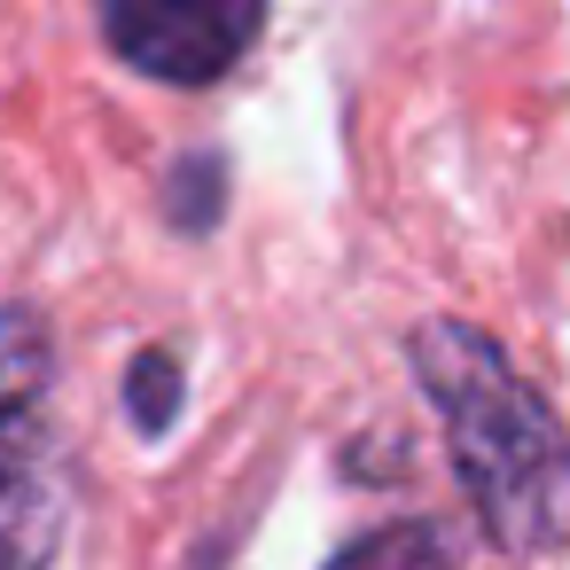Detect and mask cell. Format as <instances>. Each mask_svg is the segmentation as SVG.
Listing matches in <instances>:
<instances>
[{
    "label": "cell",
    "mask_w": 570,
    "mask_h": 570,
    "mask_svg": "<svg viewBox=\"0 0 570 570\" xmlns=\"http://www.w3.org/2000/svg\"><path fill=\"white\" fill-rule=\"evenodd\" d=\"M48 406V328L32 313L0 321V453H32Z\"/></svg>",
    "instance_id": "3"
},
{
    "label": "cell",
    "mask_w": 570,
    "mask_h": 570,
    "mask_svg": "<svg viewBox=\"0 0 570 570\" xmlns=\"http://www.w3.org/2000/svg\"><path fill=\"white\" fill-rule=\"evenodd\" d=\"M328 570H445V554H438V539H430L422 523H391V531L344 547Z\"/></svg>",
    "instance_id": "5"
},
{
    "label": "cell",
    "mask_w": 570,
    "mask_h": 570,
    "mask_svg": "<svg viewBox=\"0 0 570 570\" xmlns=\"http://www.w3.org/2000/svg\"><path fill=\"white\" fill-rule=\"evenodd\" d=\"M165 406H173V360H141V422L149 430H165Z\"/></svg>",
    "instance_id": "6"
},
{
    "label": "cell",
    "mask_w": 570,
    "mask_h": 570,
    "mask_svg": "<svg viewBox=\"0 0 570 570\" xmlns=\"http://www.w3.org/2000/svg\"><path fill=\"white\" fill-rule=\"evenodd\" d=\"M102 24L134 71L204 87L258 40V0H102Z\"/></svg>",
    "instance_id": "2"
},
{
    "label": "cell",
    "mask_w": 570,
    "mask_h": 570,
    "mask_svg": "<svg viewBox=\"0 0 570 570\" xmlns=\"http://www.w3.org/2000/svg\"><path fill=\"white\" fill-rule=\"evenodd\" d=\"M422 383H430V399L453 422V453H461L484 515L508 539H539L547 508H554V476H562L554 430H547L539 399L469 328H430L422 336Z\"/></svg>",
    "instance_id": "1"
},
{
    "label": "cell",
    "mask_w": 570,
    "mask_h": 570,
    "mask_svg": "<svg viewBox=\"0 0 570 570\" xmlns=\"http://www.w3.org/2000/svg\"><path fill=\"white\" fill-rule=\"evenodd\" d=\"M56 547V500L32 453H0V570H40Z\"/></svg>",
    "instance_id": "4"
}]
</instances>
